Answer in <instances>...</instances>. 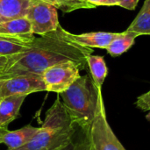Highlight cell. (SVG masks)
<instances>
[{"label":"cell","mask_w":150,"mask_h":150,"mask_svg":"<svg viewBox=\"0 0 150 150\" xmlns=\"http://www.w3.org/2000/svg\"><path fill=\"white\" fill-rule=\"evenodd\" d=\"M92 53V48L77 44L71 33L60 25L54 31L34 37L27 51L7 57L0 78L27 74L41 75L49 67L68 61L76 62L84 69L88 66L87 57Z\"/></svg>","instance_id":"cell-1"},{"label":"cell","mask_w":150,"mask_h":150,"mask_svg":"<svg viewBox=\"0 0 150 150\" xmlns=\"http://www.w3.org/2000/svg\"><path fill=\"white\" fill-rule=\"evenodd\" d=\"M76 124L60 96L47 110L45 120L33 139L16 150H63L72 142Z\"/></svg>","instance_id":"cell-2"},{"label":"cell","mask_w":150,"mask_h":150,"mask_svg":"<svg viewBox=\"0 0 150 150\" xmlns=\"http://www.w3.org/2000/svg\"><path fill=\"white\" fill-rule=\"evenodd\" d=\"M102 91L94 83L91 75L80 76L65 91L59 94L70 118L85 133L94 120Z\"/></svg>","instance_id":"cell-3"},{"label":"cell","mask_w":150,"mask_h":150,"mask_svg":"<svg viewBox=\"0 0 150 150\" xmlns=\"http://www.w3.org/2000/svg\"><path fill=\"white\" fill-rule=\"evenodd\" d=\"M85 134L93 150H127L108 123L102 95L98 99L94 120Z\"/></svg>","instance_id":"cell-4"},{"label":"cell","mask_w":150,"mask_h":150,"mask_svg":"<svg viewBox=\"0 0 150 150\" xmlns=\"http://www.w3.org/2000/svg\"><path fill=\"white\" fill-rule=\"evenodd\" d=\"M82 68L76 62L68 61L47 69L42 74L46 91L60 94L68 90L80 76Z\"/></svg>","instance_id":"cell-5"},{"label":"cell","mask_w":150,"mask_h":150,"mask_svg":"<svg viewBox=\"0 0 150 150\" xmlns=\"http://www.w3.org/2000/svg\"><path fill=\"white\" fill-rule=\"evenodd\" d=\"M25 18L30 21L33 35L54 31L60 25L56 7L43 0H32Z\"/></svg>","instance_id":"cell-6"},{"label":"cell","mask_w":150,"mask_h":150,"mask_svg":"<svg viewBox=\"0 0 150 150\" xmlns=\"http://www.w3.org/2000/svg\"><path fill=\"white\" fill-rule=\"evenodd\" d=\"M46 91L41 75L27 74L0 78V99L11 95H25Z\"/></svg>","instance_id":"cell-7"},{"label":"cell","mask_w":150,"mask_h":150,"mask_svg":"<svg viewBox=\"0 0 150 150\" xmlns=\"http://www.w3.org/2000/svg\"><path fill=\"white\" fill-rule=\"evenodd\" d=\"M27 96L11 95L0 99V127L8 126L19 116L21 106Z\"/></svg>","instance_id":"cell-8"},{"label":"cell","mask_w":150,"mask_h":150,"mask_svg":"<svg viewBox=\"0 0 150 150\" xmlns=\"http://www.w3.org/2000/svg\"><path fill=\"white\" fill-rule=\"evenodd\" d=\"M34 35H0V55L9 57L27 51L33 45Z\"/></svg>","instance_id":"cell-9"},{"label":"cell","mask_w":150,"mask_h":150,"mask_svg":"<svg viewBox=\"0 0 150 150\" xmlns=\"http://www.w3.org/2000/svg\"><path fill=\"white\" fill-rule=\"evenodd\" d=\"M38 131L39 127H33L32 125H26L14 131L8 130L2 137L1 144H4L7 147V149L16 150L20 149L29 143Z\"/></svg>","instance_id":"cell-10"},{"label":"cell","mask_w":150,"mask_h":150,"mask_svg":"<svg viewBox=\"0 0 150 150\" xmlns=\"http://www.w3.org/2000/svg\"><path fill=\"white\" fill-rule=\"evenodd\" d=\"M119 33L92 32L81 34L71 33L72 39L79 45L86 47H98L105 49L110 43L118 36Z\"/></svg>","instance_id":"cell-11"},{"label":"cell","mask_w":150,"mask_h":150,"mask_svg":"<svg viewBox=\"0 0 150 150\" xmlns=\"http://www.w3.org/2000/svg\"><path fill=\"white\" fill-rule=\"evenodd\" d=\"M32 0H0V22L25 18Z\"/></svg>","instance_id":"cell-12"},{"label":"cell","mask_w":150,"mask_h":150,"mask_svg":"<svg viewBox=\"0 0 150 150\" xmlns=\"http://www.w3.org/2000/svg\"><path fill=\"white\" fill-rule=\"evenodd\" d=\"M0 35L10 36H25L33 35L30 21L25 18L1 21L0 22Z\"/></svg>","instance_id":"cell-13"},{"label":"cell","mask_w":150,"mask_h":150,"mask_svg":"<svg viewBox=\"0 0 150 150\" xmlns=\"http://www.w3.org/2000/svg\"><path fill=\"white\" fill-rule=\"evenodd\" d=\"M139 36L140 35L138 33L128 30L123 33H119L118 36L110 43V45L105 49L112 56H120L123 53L127 52L134 45L135 39Z\"/></svg>","instance_id":"cell-14"},{"label":"cell","mask_w":150,"mask_h":150,"mask_svg":"<svg viewBox=\"0 0 150 150\" xmlns=\"http://www.w3.org/2000/svg\"><path fill=\"white\" fill-rule=\"evenodd\" d=\"M87 65L90 69L91 76L94 83L98 88L102 89V85L108 73L104 57L100 55L90 54L87 57Z\"/></svg>","instance_id":"cell-15"},{"label":"cell","mask_w":150,"mask_h":150,"mask_svg":"<svg viewBox=\"0 0 150 150\" xmlns=\"http://www.w3.org/2000/svg\"><path fill=\"white\" fill-rule=\"evenodd\" d=\"M141 35H150V0H145L136 18L127 29Z\"/></svg>","instance_id":"cell-16"},{"label":"cell","mask_w":150,"mask_h":150,"mask_svg":"<svg viewBox=\"0 0 150 150\" xmlns=\"http://www.w3.org/2000/svg\"><path fill=\"white\" fill-rule=\"evenodd\" d=\"M53 4L56 9L63 12H71L80 9H93L96 8L93 4L86 0H43Z\"/></svg>","instance_id":"cell-17"},{"label":"cell","mask_w":150,"mask_h":150,"mask_svg":"<svg viewBox=\"0 0 150 150\" xmlns=\"http://www.w3.org/2000/svg\"><path fill=\"white\" fill-rule=\"evenodd\" d=\"M135 105L142 111H144V112L150 111V90L148 92L137 98ZM149 116H150V114Z\"/></svg>","instance_id":"cell-18"},{"label":"cell","mask_w":150,"mask_h":150,"mask_svg":"<svg viewBox=\"0 0 150 150\" xmlns=\"http://www.w3.org/2000/svg\"><path fill=\"white\" fill-rule=\"evenodd\" d=\"M94 6H114L120 5V0H86Z\"/></svg>","instance_id":"cell-19"},{"label":"cell","mask_w":150,"mask_h":150,"mask_svg":"<svg viewBox=\"0 0 150 150\" xmlns=\"http://www.w3.org/2000/svg\"><path fill=\"white\" fill-rule=\"evenodd\" d=\"M139 0H120V7H123L127 10H134Z\"/></svg>","instance_id":"cell-20"},{"label":"cell","mask_w":150,"mask_h":150,"mask_svg":"<svg viewBox=\"0 0 150 150\" xmlns=\"http://www.w3.org/2000/svg\"><path fill=\"white\" fill-rule=\"evenodd\" d=\"M74 150H93L91 143H90V142H89V139H88L87 135H86V139L83 142H82L81 143H79L74 149Z\"/></svg>","instance_id":"cell-21"},{"label":"cell","mask_w":150,"mask_h":150,"mask_svg":"<svg viewBox=\"0 0 150 150\" xmlns=\"http://www.w3.org/2000/svg\"><path fill=\"white\" fill-rule=\"evenodd\" d=\"M6 62H7V57L0 55V75L3 72L4 69Z\"/></svg>","instance_id":"cell-22"},{"label":"cell","mask_w":150,"mask_h":150,"mask_svg":"<svg viewBox=\"0 0 150 150\" xmlns=\"http://www.w3.org/2000/svg\"><path fill=\"white\" fill-rule=\"evenodd\" d=\"M9 129L8 128H3V127H0V144H1V140H2V137L4 135V134L8 131Z\"/></svg>","instance_id":"cell-23"},{"label":"cell","mask_w":150,"mask_h":150,"mask_svg":"<svg viewBox=\"0 0 150 150\" xmlns=\"http://www.w3.org/2000/svg\"><path fill=\"white\" fill-rule=\"evenodd\" d=\"M6 150H10V149H6Z\"/></svg>","instance_id":"cell-24"}]
</instances>
